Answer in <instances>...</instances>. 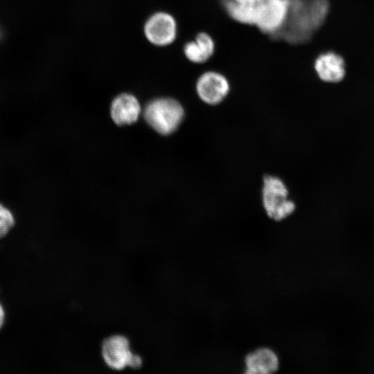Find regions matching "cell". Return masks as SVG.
I'll return each instance as SVG.
<instances>
[{
    "mask_svg": "<svg viewBox=\"0 0 374 374\" xmlns=\"http://www.w3.org/2000/svg\"><path fill=\"white\" fill-rule=\"evenodd\" d=\"M328 0H290L286 24L277 38L299 45L310 42L325 22Z\"/></svg>",
    "mask_w": 374,
    "mask_h": 374,
    "instance_id": "obj_1",
    "label": "cell"
},
{
    "mask_svg": "<svg viewBox=\"0 0 374 374\" xmlns=\"http://www.w3.org/2000/svg\"><path fill=\"white\" fill-rule=\"evenodd\" d=\"M184 115L181 105L171 98H157L145 106L144 117L148 124L158 133L168 135L175 131Z\"/></svg>",
    "mask_w": 374,
    "mask_h": 374,
    "instance_id": "obj_2",
    "label": "cell"
},
{
    "mask_svg": "<svg viewBox=\"0 0 374 374\" xmlns=\"http://www.w3.org/2000/svg\"><path fill=\"white\" fill-rule=\"evenodd\" d=\"M100 355L105 365L115 371L139 368L143 363L141 357L132 350L129 339L121 334L109 335L102 341Z\"/></svg>",
    "mask_w": 374,
    "mask_h": 374,
    "instance_id": "obj_3",
    "label": "cell"
},
{
    "mask_svg": "<svg viewBox=\"0 0 374 374\" xmlns=\"http://www.w3.org/2000/svg\"><path fill=\"white\" fill-rule=\"evenodd\" d=\"M288 195L287 188L283 180L276 176H265L262 200L269 217L275 221H280L294 211L295 204L288 198Z\"/></svg>",
    "mask_w": 374,
    "mask_h": 374,
    "instance_id": "obj_4",
    "label": "cell"
},
{
    "mask_svg": "<svg viewBox=\"0 0 374 374\" xmlns=\"http://www.w3.org/2000/svg\"><path fill=\"white\" fill-rule=\"evenodd\" d=\"M290 11V0H260L254 26L262 33L277 38Z\"/></svg>",
    "mask_w": 374,
    "mask_h": 374,
    "instance_id": "obj_5",
    "label": "cell"
},
{
    "mask_svg": "<svg viewBox=\"0 0 374 374\" xmlns=\"http://www.w3.org/2000/svg\"><path fill=\"white\" fill-rule=\"evenodd\" d=\"M146 40L157 47L171 45L178 35L176 18L166 11H157L145 21L143 28Z\"/></svg>",
    "mask_w": 374,
    "mask_h": 374,
    "instance_id": "obj_6",
    "label": "cell"
},
{
    "mask_svg": "<svg viewBox=\"0 0 374 374\" xmlns=\"http://www.w3.org/2000/svg\"><path fill=\"white\" fill-rule=\"evenodd\" d=\"M198 97L210 105H217L224 100L231 91L228 78L216 70H207L202 73L195 82Z\"/></svg>",
    "mask_w": 374,
    "mask_h": 374,
    "instance_id": "obj_7",
    "label": "cell"
},
{
    "mask_svg": "<svg viewBox=\"0 0 374 374\" xmlns=\"http://www.w3.org/2000/svg\"><path fill=\"white\" fill-rule=\"evenodd\" d=\"M313 69L321 80L329 83L340 82L346 72L343 57L332 51L318 55L314 60Z\"/></svg>",
    "mask_w": 374,
    "mask_h": 374,
    "instance_id": "obj_8",
    "label": "cell"
},
{
    "mask_svg": "<svg viewBox=\"0 0 374 374\" xmlns=\"http://www.w3.org/2000/svg\"><path fill=\"white\" fill-rule=\"evenodd\" d=\"M216 43L213 36L207 32L200 31L194 39L186 42L183 47L184 57L195 64H205L214 55Z\"/></svg>",
    "mask_w": 374,
    "mask_h": 374,
    "instance_id": "obj_9",
    "label": "cell"
},
{
    "mask_svg": "<svg viewBox=\"0 0 374 374\" xmlns=\"http://www.w3.org/2000/svg\"><path fill=\"white\" fill-rule=\"evenodd\" d=\"M141 109L140 103L134 95L123 93L112 100L111 116L118 125H130L137 121Z\"/></svg>",
    "mask_w": 374,
    "mask_h": 374,
    "instance_id": "obj_10",
    "label": "cell"
},
{
    "mask_svg": "<svg viewBox=\"0 0 374 374\" xmlns=\"http://www.w3.org/2000/svg\"><path fill=\"white\" fill-rule=\"evenodd\" d=\"M245 373L249 374H270L279 366L277 355L270 348L262 347L249 353L245 357Z\"/></svg>",
    "mask_w": 374,
    "mask_h": 374,
    "instance_id": "obj_11",
    "label": "cell"
},
{
    "mask_svg": "<svg viewBox=\"0 0 374 374\" xmlns=\"http://www.w3.org/2000/svg\"><path fill=\"white\" fill-rule=\"evenodd\" d=\"M258 2L247 3L233 0H222V5L224 12L231 19L242 25L254 26Z\"/></svg>",
    "mask_w": 374,
    "mask_h": 374,
    "instance_id": "obj_12",
    "label": "cell"
},
{
    "mask_svg": "<svg viewBox=\"0 0 374 374\" xmlns=\"http://www.w3.org/2000/svg\"><path fill=\"white\" fill-rule=\"evenodd\" d=\"M15 224V218L11 210L0 203V238L5 237Z\"/></svg>",
    "mask_w": 374,
    "mask_h": 374,
    "instance_id": "obj_13",
    "label": "cell"
},
{
    "mask_svg": "<svg viewBox=\"0 0 374 374\" xmlns=\"http://www.w3.org/2000/svg\"><path fill=\"white\" fill-rule=\"evenodd\" d=\"M5 319V312L3 307L0 304V329L2 327Z\"/></svg>",
    "mask_w": 374,
    "mask_h": 374,
    "instance_id": "obj_14",
    "label": "cell"
},
{
    "mask_svg": "<svg viewBox=\"0 0 374 374\" xmlns=\"http://www.w3.org/2000/svg\"><path fill=\"white\" fill-rule=\"evenodd\" d=\"M237 2L240 3H255L259 1L260 0H233Z\"/></svg>",
    "mask_w": 374,
    "mask_h": 374,
    "instance_id": "obj_15",
    "label": "cell"
}]
</instances>
